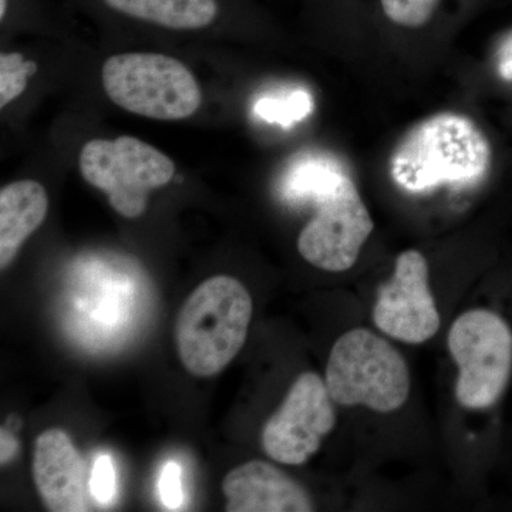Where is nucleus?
<instances>
[{
  "mask_svg": "<svg viewBox=\"0 0 512 512\" xmlns=\"http://www.w3.org/2000/svg\"><path fill=\"white\" fill-rule=\"evenodd\" d=\"M389 165L397 187L414 194L443 185L474 187L490 171L491 147L473 120L440 113L407 131Z\"/></svg>",
  "mask_w": 512,
  "mask_h": 512,
  "instance_id": "nucleus-1",
  "label": "nucleus"
},
{
  "mask_svg": "<svg viewBox=\"0 0 512 512\" xmlns=\"http://www.w3.org/2000/svg\"><path fill=\"white\" fill-rule=\"evenodd\" d=\"M254 302L239 279L215 275L202 282L181 306L175 345L188 373L218 375L247 342Z\"/></svg>",
  "mask_w": 512,
  "mask_h": 512,
  "instance_id": "nucleus-2",
  "label": "nucleus"
},
{
  "mask_svg": "<svg viewBox=\"0 0 512 512\" xmlns=\"http://www.w3.org/2000/svg\"><path fill=\"white\" fill-rule=\"evenodd\" d=\"M325 383L338 406H365L376 413L399 410L412 384L402 353L365 328L349 330L336 340Z\"/></svg>",
  "mask_w": 512,
  "mask_h": 512,
  "instance_id": "nucleus-3",
  "label": "nucleus"
},
{
  "mask_svg": "<svg viewBox=\"0 0 512 512\" xmlns=\"http://www.w3.org/2000/svg\"><path fill=\"white\" fill-rule=\"evenodd\" d=\"M458 367L456 399L464 409H497L512 382V322L493 308L458 316L447 336Z\"/></svg>",
  "mask_w": 512,
  "mask_h": 512,
  "instance_id": "nucleus-4",
  "label": "nucleus"
},
{
  "mask_svg": "<svg viewBox=\"0 0 512 512\" xmlns=\"http://www.w3.org/2000/svg\"><path fill=\"white\" fill-rule=\"evenodd\" d=\"M107 96L121 109L147 119L184 120L201 106V89L187 66L158 53H123L103 64Z\"/></svg>",
  "mask_w": 512,
  "mask_h": 512,
  "instance_id": "nucleus-5",
  "label": "nucleus"
},
{
  "mask_svg": "<svg viewBox=\"0 0 512 512\" xmlns=\"http://www.w3.org/2000/svg\"><path fill=\"white\" fill-rule=\"evenodd\" d=\"M79 167L84 180L103 191L111 208L128 220L141 217L150 192L165 187L175 175L170 157L130 136L84 144Z\"/></svg>",
  "mask_w": 512,
  "mask_h": 512,
  "instance_id": "nucleus-6",
  "label": "nucleus"
},
{
  "mask_svg": "<svg viewBox=\"0 0 512 512\" xmlns=\"http://www.w3.org/2000/svg\"><path fill=\"white\" fill-rule=\"evenodd\" d=\"M335 404L325 379L313 372L302 373L265 423L261 439L266 456L286 466L308 463L335 429Z\"/></svg>",
  "mask_w": 512,
  "mask_h": 512,
  "instance_id": "nucleus-7",
  "label": "nucleus"
},
{
  "mask_svg": "<svg viewBox=\"0 0 512 512\" xmlns=\"http://www.w3.org/2000/svg\"><path fill=\"white\" fill-rule=\"evenodd\" d=\"M316 205L315 217L299 235V254L322 271H348L375 227L352 177Z\"/></svg>",
  "mask_w": 512,
  "mask_h": 512,
  "instance_id": "nucleus-8",
  "label": "nucleus"
},
{
  "mask_svg": "<svg viewBox=\"0 0 512 512\" xmlns=\"http://www.w3.org/2000/svg\"><path fill=\"white\" fill-rule=\"evenodd\" d=\"M429 278V264L421 252L409 249L397 256L392 278L377 289L373 308L377 328L409 345L433 338L441 320Z\"/></svg>",
  "mask_w": 512,
  "mask_h": 512,
  "instance_id": "nucleus-9",
  "label": "nucleus"
},
{
  "mask_svg": "<svg viewBox=\"0 0 512 512\" xmlns=\"http://www.w3.org/2000/svg\"><path fill=\"white\" fill-rule=\"evenodd\" d=\"M32 471L37 493L47 510L89 511L86 463L66 431L49 429L37 437Z\"/></svg>",
  "mask_w": 512,
  "mask_h": 512,
  "instance_id": "nucleus-10",
  "label": "nucleus"
},
{
  "mask_svg": "<svg viewBox=\"0 0 512 512\" xmlns=\"http://www.w3.org/2000/svg\"><path fill=\"white\" fill-rule=\"evenodd\" d=\"M228 512H309L311 495L274 464L252 460L229 471L222 481Z\"/></svg>",
  "mask_w": 512,
  "mask_h": 512,
  "instance_id": "nucleus-11",
  "label": "nucleus"
},
{
  "mask_svg": "<svg viewBox=\"0 0 512 512\" xmlns=\"http://www.w3.org/2000/svg\"><path fill=\"white\" fill-rule=\"evenodd\" d=\"M49 195L42 184L20 180L0 190V269L18 256L26 239L45 222Z\"/></svg>",
  "mask_w": 512,
  "mask_h": 512,
  "instance_id": "nucleus-12",
  "label": "nucleus"
},
{
  "mask_svg": "<svg viewBox=\"0 0 512 512\" xmlns=\"http://www.w3.org/2000/svg\"><path fill=\"white\" fill-rule=\"evenodd\" d=\"M110 12L168 30L210 28L222 13L221 0H99Z\"/></svg>",
  "mask_w": 512,
  "mask_h": 512,
  "instance_id": "nucleus-13",
  "label": "nucleus"
},
{
  "mask_svg": "<svg viewBox=\"0 0 512 512\" xmlns=\"http://www.w3.org/2000/svg\"><path fill=\"white\" fill-rule=\"evenodd\" d=\"M345 165L328 154L299 158L286 171L282 194L289 201H312L315 204L333 194L349 177Z\"/></svg>",
  "mask_w": 512,
  "mask_h": 512,
  "instance_id": "nucleus-14",
  "label": "nucleus"
},
{
  "mask_svg": "<svg viewBox=\"0 0 512 512\" xmlns=\"http://www.w3.org/2000/svg\"><path fill=\"white\" fill-rule=\"evenodd\" d=\"M313 101L305 92H295L282 99L265 97L256 103L255 111L261 119L289 127L312 113Z\"/></svg>",
  "mask_w": 512,
  "mask_h": 512,
  "instance_id": "nucleus-15",
  "label": "nucleus"
},
{
  "mask_svg": "<svg viewBox=\"0 0 512 512\" xmlns=\"http://www.w3.org/2000/svg\"><path fill=\"white\" fill-rule=\"evenodd\" d=\"M37 64L20 53L0 55V109L25 92L30 76L36 74Z\"/></svg>",
  "mask_w": 512,
  "mask_h": 512,
  "instance_id": "nucleus-16",
  "label": "nucleus"
},
{
  "mask_svg": "<svg viewBox=\"0 0 512 512\" xmlns=\"http://www.w3.org/2000/svg\"><path fill=\"white\" fill-rule=\"evenodd\" d=\"M439 0H382L387 18L397 25L420 28L433 16Z\"/></svg>",
  "mask_w": 512,
  "mask_h": 512,
  "instance_id": "nucleus-17",
  "label": "nucleus"
},
{
  "mask_svg": "<svg viewBox=\"0 0 512 512\" xmlns=\"http://www.w3.org/2000/svg\"><path fill=\"white\" fill-rule=\"evenodd\" d=\"M90 493L103 505L110 504L116 498V468L109 454H101L94 461L92 477H90Z\"/></svg>",
  "mask_w": 512,
  "mask_h": 512,
  "instance_id": "nucleus-18",
  "label": "nucleus"
},
{
  "mask_svg": "<svg viewBox=\"0 0 512 512\" xmlns=\"http://www.w3.org/2000/svg\"><path fill=\"white\" fill-rule=\"evenodd\" d=\"M183 470L180 464L170 461L165 464L160 478L161 500L168 510H180L184 503Z\"/></svg>",
  "mask_w": 512,
  "mask_h": 512,
  "instance_id": "nucleus-19",
  "label": "nucleus"
},
{
  "mask_svg": "<svg viewBox=\"0 0 512 512\" xmlns=\"http://www.w3.org/2000/svg\"><path fill=\"white\" fill-rule=\"evenodd\" d=\"M498 73L504 80L512 82V33L501 43L498 50Z\"/></svg>",
  "mask_w": 512,
  "mask_h": 512,
  "instance_id": "nucleus-20",
  "label": "nucleus"
},
{
  "mask_svg": "<svg viewBox=\"0 0 512 512\" xmlns=\"http://www.w3.org/2000/svg\"><path fill=\"white\" fill-rule=\"evenodd\" d=\"M16 450H18V444L12 434L2 429V464L8 463L10 458L15 456Z\"/></svg>",
  "mask_w": 512,
  "mask_h": 512,
  "instance_id": "nucleus-21",
  "label": "nucleus"
}]
</instances>
